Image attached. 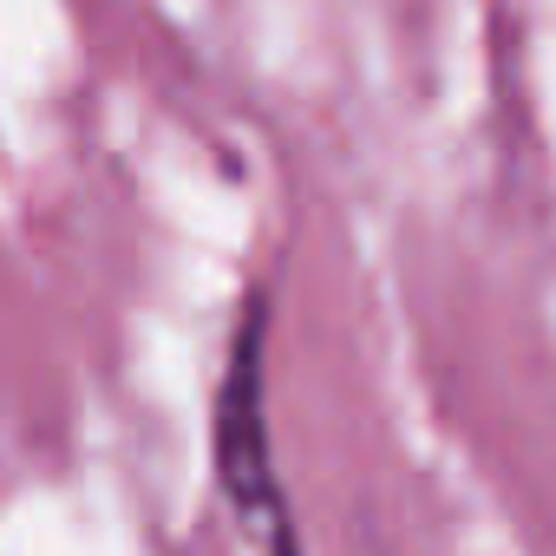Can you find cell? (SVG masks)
<instances>
[{
  "label": "cell",
  "mask_w": 556,
  "mask_h": 556,
  "mask_svg": "<svg viewBox=\"0 0 556 556\" xmlns=\"http://www.w3.org/2000/svg\"><path fill=\"white\" fill-rule=\"evenodd\" d=\"M210 452H216V484L249 523V536L268 543V556H295L289 504H282V484H275V439H268V302L262 295H249L236 321V341L216 380Z\"/></svg>",
  "instance_id": "6da1fadb"
}]
</instances>
